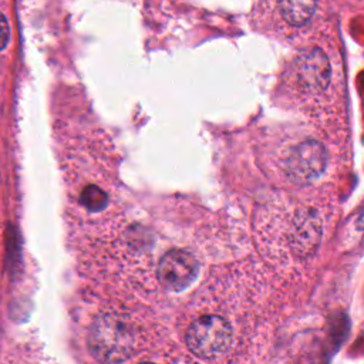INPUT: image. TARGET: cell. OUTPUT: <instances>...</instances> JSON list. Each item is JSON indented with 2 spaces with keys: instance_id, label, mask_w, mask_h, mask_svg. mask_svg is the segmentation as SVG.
<instances>
[{
  "instance_id": "6da1fadb",
  "label": "cell",
  "mask_w": 364,
  "mask_h": 364,
  "mask_svg": "<svg viewBox=\"0 0 364 364\" xmlns=\"http://www.w3.org/2000/svg\"><path fill=\"white\" fill-rule=\"evenodd\" d=\"M91 354L105 363H122L136 351V331L129 318L119 313L98 316L88 331Z\"/></svg>"
},
{
  "instance_id": "7a4b0ae2",
  "label": "cell",
  "mask_w": 364,
  "mask_h": 364,
  "mask_svg": "<svg viewBox=\"0 0 364 364\" xmlns=\"http://www.w3.org/2000/svg\"><path fill=\"white\" fill-rule=\"evenodd\" d=\"M185 341L193 355L215 360L230 350L233 328L228 318L218 314H205L191 323Z\"/></svg>"
},
{
  "instance_id": "3957f363",
  "label": "cell",
  "mask_w": 364,
  "mask_h": 364,
  "mask_svg": "<svg viewBox=\"0 0 364 364\" xmlns=\"http://www.w3.org/2000/svg\"><path fill=\"white\" fill-rule=\"evenodd\" d=\"M327 166V154L323 145L314 139L301 141L287 149L283 171L289 181L307 183L317 181Z\"/></svg>"
},
{
  "instance_id": "277c9868",
  "label": "cell",
  "mask_w": 364,
  "mask_h": 364,
  "mask_svg": "<svg viewBox=\"0 0 364 364\" xmlns=\"http://www.w3.org/2000/svg\"><path fill=\"white\" fill-rule=\"evenodd\" d=\"M199 269V262L193 253L173 249L159 259L158 279L164 289L169 291H182L193 283Z\"/></svg>"
},
{
  "instance_id": "5b68a950",
  "label": "cell",
  "mask_w": 364,
  "mask_h": 364,
  "mask_svg": "<svg viewBox=\"0 0 364 364\" xmlns=\"http://www.w3.org/2000/svg\"><path fill=\"white\" fill-rule=\"evenodd\" d=\"M323 223L318 213L310 208H301L296 212L289 229V245L300 256H311L321 239Z\"/></svg>"
},
{
  "instance_id": "8992f818",
  "label": "cell",
  "mask_w": 364,
  "mask_h": 364,
  "mask_svg": "<svg viewBox=\"0 0 364 364\" xmlns=\"http://www.w3.org/2000/svg\"><path fill=\"white\" fill-rule=\"evenodd\" d=\"M294 77L306 91H323L331 78V65L327 55L318 48L301 51L294 60Z\"/></svg>"
},
{
  "instance_id": "52a82bcc",
  "label": "cell",
  "mask_w": 364,
  "mask_h": 364,
  "mask_svg": "<svg viewBox=\"0 0 364 364\" xmlns=\"http://www.w3.org/2000/svg\"><path fill=\"white\" fill-rule=\"evenodd\" d=\"M279 10L290 26H303L316 11V0H279Z\"/></svg>"
},
{
  "instance_id": "ba28073f",
  "label": "cell",
  "mask_w": 364,
  "mask_h": 364,
  "mask_svg": "<svg viewBox=\"0 0 364 364\" xmlns=\"http://www.w3.org/2000/svg\"><path fill=\"white\" fill-rule=\"evenodd\" d=\"M80 202L85 210H88L90 213H97V212H101L107 206L108 195L100 186L88 185L87 188L82 189Z\"/></svg>"
},
{
  "instance_id": "9c48e42d",
  "label": "cell",
  "mask_w": 364,
  "mask_h": 364,
  "mask_svg": "<svg viewBox=\"0 0 364 364\" xmlns=\"http://www.w3.org/2000/svg\"><path fill=\"white\" fill-rule=\"evenodd\" d=\"M10 41V26L3 13H0V51L7 47Z\"/></svg>"
}]
</instances>
